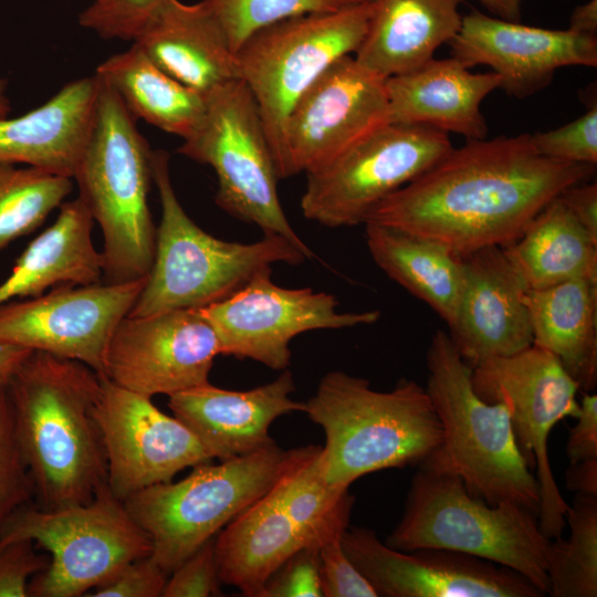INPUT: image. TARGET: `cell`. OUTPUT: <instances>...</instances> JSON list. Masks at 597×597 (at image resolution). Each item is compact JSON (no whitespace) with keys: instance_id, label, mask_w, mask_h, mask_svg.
Listing matches in <instances>:
<instances>
[{"instance_id":"6da1fadb","label":"cell","mask_w":597,"mask_h":597,"mask_svg":"<svg viewBox=\"0 0 597 597\" xmlns=\"http://www.w3.org/2000/svg\"><path fill=\"white\" fill-rule=\"evenodd\" d=\"M594 170L537 154L530 134L469 140L381 200L364 224L425 237L463 258L514 242L546 205Z\"/></svg>"},{"instance_id":"7a4b0ae2","label":"cell","mask_w":597,"mask_h":597,"mask_svg":"<svg viewBox=\"0 0 597 597\" xmlns=\"http://www.w3.org/2000/svg\"><path fill=\"white\" fill-rule=\"evenodd\" d=\"M101 376L85 364L33 350L7 384L17 441L38 506L90 502L106 483L95 418Z\"/></svg>"},{"instance_id":"3957f363","label":"cell","mask_w":597,"mask_h":597,"mask_svg":"<svg viewBox=\"0 0 597 597\" xmlns=\"http://www.w3.org/2000/svg\"><path fill=\"white\" fill-rule=\"evenodd\" d=\"M304 412L325 434L322 472L328 484L349 488L376 471L419 465L441 444L442 427L421 385L401 379L390 391L341 370L321 379Z\"/></svg>"},{"instance_id":"277c9868","label":"cell","mask_w":597,"mask_h":597,"mask_svg":"<svg viewBox=\"0 0 597 597\" xmlns=\"http://www.w3.org/2000/svg\"><path fill=\"white\" fill-rule=\"evenodd\" d=\"M97 78L93 124L73 178L103 233L104 282H130L146 277L154 259L153 151L119 96Z\"/></svg>"},{"instance_id":"5b68a950","label":"cell","mask_w":597,"mask_h":597,"mask_svg":"<svg viewBox=\"0 0 597 597\" xmlns=\"http://www.w3.org/2000/svg\"><path fill=\"white\" fill-rule=\"evenodd\" d=\"M427 368L426 390L442 427V441L422 463L457 474L489 504L514 503L537 515L538 482L516 443L507 407L476 394L473 368L443 331L432 335Z\"/></svg>"},{"instance_id":"8992f818","label":"cell","mask_w":597,"mask_h":597,"mask_svg":"<svg viewBox=\"0 0 597 597\" xmlns=\"http://www.w3.org/2000/svg\"><path fill=\"white\" fill-rule=\"evenodd\" d=\"M166 151H153L161 218L153 264L128 315L147 316L174 310L201 308L220 302L275 263L297 265L306 255L276 234L252 243L218 239L186 213L174 190Z\"/></svg>"},{"instance_id":"52a82bcc","label":"cell","mask_w":597,"mask_h":597,"mask_svg":"<svg viewBox=\"0 0 597 597\" xmlns=\"http://www.w3.org/2000/svg\"><path fill=\"white\" fill-rule=\"evenodd\" d=\"M549 541L534 512L514 503L489 504L457 474L421 463L385 544L402 552L438 548L486 559L515 570L546 595Z\"/></svg>"},{"instance_id":"ba28073f","label":"cell","mask_w":597,"mask_h":597,"mask_svg":"<svg viewBox=\"0 0 597 597\" xmlns=\"http://www.w3.org/2000/svg\"><path fill=\"white\" fill-rule=\"evenodd\" d=\"M300 449L275 442L255 452L192 468L123 500L151 541L150 557L169 575L249 506L264 498L291 467Z\"/></svg>"},{"instance_id":"9c48e42d","label":"cell","mask_w":597,"mask_h":597,"mask_svg":"<svg viewBox=\"0 0 597 597\" xmlns=\"http://www.w3.org/2000/svg\"><path fill=\"white\" fill-rule=\"evenodd\" d=\"M19 541H31L49 554L48 566L29 582L31 597L86 596L153 548L107 482L87 503L51 510L21 506L2 527L0 548Z\"/></svg>"},{"instance_id":"30bf717a","label":"cell","mask_w":597,"mask_h":597,"mask_svg":"<svg viewBox=\"0 0 597 597\" xmlns=\"http://www.w3.org/2000/svg\"><path fill=\"white\" fill-rule=\"evenodd\" d=\"M370 13L371 1H366L336 12L289 18L252 33L237 50L238 77L258 106L280 179L292 107L329 65L354 55Z\"/></svg>"},{"instance_id":"8fae6325","label":"cell","mask_w":597,"mask_h":597,"mask_svg":"<svg viewBox=\"0 0 597 597\" xmlns=\"http://www.w3.org/2000/svg\"><path fill=\"white\" fill-rule=\"evenodd\" d=\"M178 151L210 166L218 181L216 203L264 234L283 237L307 260L317 258L289 222L277 195L280 179L258 106L241 80L207 95L206 114Z\"/></svg>"},{"instance_id":"7c38bea8","label":"cell","mask_w":597,"mask_h":597,"mask_svg":"<svg viewBox=\"0 0 597 597\" xmlns=\"http://www.w3.org/2000/svg\"><path fill=\"white\" fill-rule=\"evenodd\" d=\"M472 384L486 402L507 407L522 457L531 470H536L540 528L549 540L559 537L568 504L555 481L547 446L555 425L578 416V384L552 353L534 344L479 363L472 370Z\"/></svg>"},{"instance_id":"4fadbf2b","label":"cell","mask_w":597,"mask_h":597,"mask_svg":"<svg viewBox=\"0 0 597 597\" xmlns=\"http://www.w3.org/2000/svg\"><path fill=\"white\" fill-rule=\"evenodd\" d=\"M452 147L449 134L432 127L386 124L306 174L302 213L332 229L364 223L374 207L432 167Z\"/></svg>"},{"instance_id":"5bb4252c","label":"cell","mask_w":597,"mask_h":597,"mask_svg":"<svg viewBox=\"0 0 597 597\" xmlns=\"http://www.w3.org/2000/svg\"><path fill=\"white\" fill-rule=\"evenodd\" d=\"M269 268L229 297L201 307L213 326L220 353L249 358L274 370L291 364V341L314 329H339L371 325L379 311L338 312L337 298L311 287L276 285Z\"/></svg>"},{"instance_id":"9a60e30c","label":"cell","mask_w":597,"mask_h":597,"mask_svg":"<svg viewBox=\"0 0 597 597\" xmlns=\"http://www.w3.org/2000/svg\"><path fill=\"white\" fill-rule=\"evenodd\" d=\"M146 277L65 285L0 305V344L81 362L103 375L108 343Z\"/></svg>"},{"instance_id":"2e32d148","label":"cell","mask_w":597,"mask_h":597,"mask_svg":"<svg viewBox=\"0 0 597 597\" xmlns=\"http://www.w3.org/2000/svg\"><path fill=\"white\" fill-rule=\"evenodd\" d=\"M386 124V80L353 55L341 57L302 94L287 116L283 178L324 167Z\"/></svg>"},{"instance_id":"e0dca14e","label":"cell","mask_w":597,"mask_h":597,"mask_svg":"<svg viewBox=\"0 0 597 597\" xmlns=\"http://www.w3.org/2000/svg\"><path fill=\"white\" fill-rule=\"evenodd\" d=\"M95 418L106 458V482L121 500L169 482L186 468L213 460L177 417L159 410L150 397L121 387L104 376H101Z\"/></svg>"},{"instance_id":"ac0fdd59","label":"cell","mask_w":597,"mask_h":597,"mask_svg":"<svg viewBox=\"0 0 597 597\" xmlns=\"http://www.w3.org/2000/svg\"><path fill=\"white\" fill-rule=\"evenodd\" d=\"M218 355V336L201 308L127 315L108 343L101 376L150 398L169 397L209 383Z\"/></svg>"},{"instance_id":"d6986e66","label":"cell","mask_w":597,"mask_h":597,"mask_svg":"<svg viewBox=\"0 0 597 597\" xmlns=\"http://www.w3.org/2000/svg\"><path fill=\"white\" fill-rule=\"evenodd\" d=\"M343 548L383 597H543L515 570L471 555L438 548L402 552L387 546L373 530L352 527Z\"/></svg>"},{"instance_id":"ffe728a7","label":"cell","mask_w":597,"mask_h":597,"mask_svg":"<svg viewBox=\"0 0 597 597\" xmlns=\"http://www.w3.org/2000/svg\"><path fill=\"white\" fill-rule=\"evenodd\" d=\"M448 44L469 69L490 66L501 78L500 88L519 98L547 86L557 69L597 65L596 35L530 27L479 11L463 15Z\"/></svg>"},{"instance_id":"44dd1931","label":"cell","mask_w":597,"mask_h":597,"mask_svg":"<svg viewBox=\"0 0 597 597\" xmlns=\"http://www.w3.org/2000/svg\"><path fill=\"white\" fill-rule=\"evenodd\" d=\"M463 286L449 336L473 368L533 344L525 293L528 290L503 248L486 247L463 256Z\"/></svg>"},{"instance_id":"7402d4cb","label":"cell","mask_w":597,"mask_h":597,"mask_svg":"<svg viewBox=\"0 0 597 597\" xmlns=\"http://www.w3.org/2000/svg\"><path fill=\"white\" fill-rule=\"evenodd\" d=\"M295 383L289 369L249 390H229L210 383L169 396L168 406L213 459L245 455L273 443L269 429L279 417L303 411L292 399Z\"/></svg>"},{"instance_id":"603a6c76","label":"cell","mask_w":597,"mask_h":597,"mask_svg":"<svg viewBox=\"0 0 597 597\" xmlns=\"http://www.w3.org/2000/svg\"><path fill=\"white\" fill-rule=\"evenodd\" d=\"M500 84L494 72L472 73L454 56L432 57L386 80L389 123L428 126L469 140L486 138L481 103Z\"/></svg>"},{"instance_id":"cb8c5ba5","label":"cell","mask_w":597,"mask_h":597,"mask_svg":"<svg viewBox=\"0 0 597 597\" xmlns=\"http://www.w3.org/2000/svg\"><path fill=\"white\" fill-rule=\"evenodd\" d=\"M133 42L165 73L206 96L239 78L235 53L205 0H164Z\"/></svg>"},{"instance_id":"d4e9b609","label":"cell","mask_w":597,"mask_h":597,"mask_svg":"<svg viewBox=\"0 0 597 597\" xmlns=\"http://www.w3.org/2000/svg\"><path fill=\"white\" fill-rule=\"evenodd\" d=\"M97 93L94 74L65 84L22 116L0 117V163L73 178L93 124Z\"/></svg>"},{"instance_id":"484cf974","label":"cell","mask_w":597,"mask_h":597,"mask_svg":"<svg viewBox=\"0 0 597 597\" xmlns=\"http://www.w3.org/2000/svg\"><path fill=\"white\" fill-rule=\"evenodd\" d=\"M366 34L355 60L381 78L410 72L459 32L464 0H370Z\"/></svg>"},{"instance_id":"4316f807","label":"cell","mask_w":597,"mask_h":597,"mask_svg":"<svg viewBox=\"0 0 597 597\" xmlns=\"http://www.w3.org/2000/svg\"><path fill=\"white\" fill-rule=\"evenodd\" d=\"M93 217L81 197L63 202L56 220L33 239L0 284V305L65 285L103 280V260L92 241Z\"/></svg>"},{"instance_id":"83f0119b","label":"cell","mask_w":597,"mask_h":597,"mask_svg":"<svg viewBox=\"0 0 597 597\" xmlns=\"http://www.w3.org/2000/svg\"><path fill=\"white\" fill-rule=\"evenodd\" d=\"M525 304L533 344L552 353L578 384H597V281L578 279L528 289Z\"/></svg>"},{"instance_id":"f1b7e54d","label":"cell","mask_w":597,"mask_h":597,"mask_svg":"<svg viewBox=\"0 0 597 597\" xmlns=\"http://www.w3.org/2000/svg\"><path fill=\"white\" fill-rule=\"evenodd\" d=\"M304 546L303 535L270 491L214 540L219 578L245 596L260 597L271 576Z\"/></svg>"},{"instance_id":"f546056e","label":"cell","mask_w":597,"mask_h":597,"mask_svg":"<svg viewBox=\"0 0 597 597\" xmlns=\"http://www.w3.org/2000/svg\"><path fill=\"white\" fill-rule=\"evenodd\" d=\"M365 233L377 266L450 326L463 286V259L438 241L391 227L365 223Z\"/></svg>"},{"instance_id":"4dcf8cb0","label":"cell","mask_w":597,"mask_h":597,"mask_svg":"<svg viewBox=\"0 0 597 597\" xmlns=\"http://www.w3.org/2000/svg\"><path fill=\"white\" fill-rule=\"evenodd\" d=\"M503 251L528 289L578 279L597 281V239L559 197L546 205Z\"/></svg>"},{"instance_id":"1f68e13d","label":"cell","mask_w":597,"mask_h":597,"mask_svg":"<svg viewBox=\"0 0 597 597\" xmlns=\"http://www.w3.org/2000/svg\"><path fill=\"white\" fill-rule=\"evenodd\" d=\"M95 74L108 84L135 118L188 138L207 111V96L178 82L135 44L102 62Z\"/></svg>"},{"instance_id":"d6a6232c","label":"cell","mask_w":597,"mask_h":597,"mask_svg":"<svg viewBox=\"0 0 597 597\" xmlns=\"http://www.w3.org/2000/svg\"><path fill=\"white\" fill-rule=\"evenodd\" d=\"M320 446L302 447L271 494L310 546L343 535L348 527L354 496L348 488L333 486L321 467Z\"/></svg>"},{"instance_id":"836d02e7","label":"cell","mask_w":597,"mask_h":597,"mask_svg":"<svg viewBox=\"0 0 597 597\" xmlns=\"http://www.w3.org/2000/svg\"><path fill=\"white\" fill-rule=\"evenodd\" d=\"M567 540L549 541L546 552L548 595L597 596V495L576 493L568 504Z\"/></svg>"},{"instance_id":"e575fe53","label":"cell","mask_w":597,"mask_h":597,"mask_svg":"<svg viewBox=\"0 0 597 597\" xmlns=\"http://www.w3.org/2000/svg\"><path fill=\"white\" fill-rule=\"evenodd\" d=\"M71 191L67 176L0 163V251L39 228Z\"/></svg>"},{"instance_id":"d590c367","label":"cell","mask_w":597,"mask_h":597,"mask_svg":"<svg viewBox=\"0 0 597 597\" xmlns=\"http://www.w3.org/2000/svg\"><path fill=\"white\" fill-rule=\"evenodd\" d=\"M366 1L370 0H205L234 53L252 33L275 22L336 12Z\"/></svg>"},{"instance_id":"8d00e7d4","label":"cell","mask_w":597,"mask_h":597,"mask_svg":"<svg viewBox=\"0 0 597 597\" xmlns=\"http://www.w3.org/2000/svg\"><path fill=\"white\" fill-rule=\"evenodd\" d=\"M34 496L20 451L7 385L0 386V532L9 517Z\"/></svg>"},{"instance_id":"74e56055","label":"cell","mask_w":597,"mask_h":597,"mask_svg":"<svg viewBox=\"0 0 597 597\" xmlns=\"http://www.w3.org/2000/svg\"><path fill=\"white\" fill-rule=\"evenodd\" d=\"M537 154L559 161L597 164L596 103L577 119L558 128L530 135Z\"/></svg>"},{"instance_id":"f35d334b","label":"cell","mask_w":597,"mask_h":597,"mask_svg":"<svg viewBox=\"0 0 597 597\" xmlns=\"http://www.w3.org/2000/svg\"><path fill=\"white\" fill-rule=\"evenodd\" d=\"M164 0H93L78 18L103 39L134 41Z\"/></svg>"},{"instance_id":"ab89813d","label":"cell","mask_w":597,"mask_h":597,"mask_svg":"<svg viewBox=\"0 0 597 597\" xmlns=\"http://www.w3.org/2000/svg\"><path fill=\"white\" fill-rule=\"evenodd\" d=\"M342 536L325 540L318 545L322 596L377 597L367 579L346 555Z\"/></svg>"},{"instance_id":"60d3db41","label":"cell","mask_w":597,"mask_h":597,"mask_svg":"<svg viewBox=\"0 0 597 597\" xmlns=\"http://www.w3.org/2000/svg\"><path fill=\"white\" fill-rule=\"evenodd\" d=\"M214 540L195 551L168 576L163 597H208L220 593Z\"/></svg>"},{"instance_id":"b9f144b4","label":"cell","mask_w":597,"mask_h":597,"mask_svg":"<svg viewBox=\"0 0 597 597\" xmlns=\"http://www.w3.org/2000/svg\"><path fill=\"white\" fill-rule=\"evenodd\" d=\"M320 555L316 546H304L268 580L260 597H321Z\"/></svg>"},{"instance_id":"7bdbcfd3","label":"cell","mask_w":597,"mask_h":597,"mask_svg":"<svg viewBox=\"0 0 597 597\" xmlns=\"http://www.w3.org/2000/svg\"><path fill=\"white\" fill-rule=\"evenodd\" d=\"M168 574L149 556L125 565L111 579L94 588L87 597H160Z\"/></svg>"},{"instance_id":"ee69618b","label":"cell","mask_w":597,"mask_h":597,"mask_svg":"<svg viewBox=\"0 0 597 597\" xmlns=\"http://www.w3.org/2000/svg\"><path fill=\"white\" fill-rule=\"evenodd\" d=\"M49 564V556L31 541L0 548V597H27L30 579Z\"/></svg>"},{"instance_id":"f6af8a7d","label":"cell","mask_w":597,"mask_h":597,"mask_svg":"<svg viewBox=\"0 0 597 597\" xmlns=\"http://www.w3.org/2000/svg\"><path fill=\"white\" fill-rule=\"evenodd\" d=\"M576 425L569 430L566 454L569 463L597 459V395L585 391Z\"/></svg>"},{"instance_id":"bcb514c9","label":"cell","mask_w":597,"mask_h":597,"mask_svg":"<svg viewBox=\"0 0 597 597\" xmlns=\"http://www.w3.org/2000/svg\"><path fill=\"white\" fill-rule=\"evenodd\" d=\"M559 199L575 219L597 239V184L583 181L566 188Z\"/></svg>"},{"instance_id":"7dc6e473","label":"cell","mask_w":597,"mask_h":597,"mask_svg":"<svg viewBox=\"0 0 597 597\" xmlns=\"http://www.w3.org/2000/svg\"><path fill=\"white\" fill-rule=\"evenodd\" d=\"M565 479L568 490L597 495V459L569 463Z\"/></svg>"},{"instance_id":"c3c4849f","label":"cell","mask_w":597,"mask_h":597,"mask_svg":"<svg viewBox=\"0 0 597 597\" xmlns=\"http://www.w3.org/2000/svg\"><path fill=\"white\" fill-rule=\"evenodd\" d=\"M33 350L9 344H0V386L7 385L20 364Z\"/></svg>"},{"instance_id":"681fc988","label":"cell","mask_w":597,"mask_h":597,"mask_svg":"<svg viewBox=\"0 0 597 597\" xmlns=\"http://www.w3.org/2000/svg\"><path fill=\"white\" fill-rule=\"evenodd\" d=\"M568 29L579 33L596 35L597 0H590L575 8L570 15Z\"/></svg>"},{"instance_id":"f907efd6","label":"cell","mask_w":597,"mask_h":597,"mask_svg":"<svg viewBox=\"0 0 597 597\" xmlns=\"http://www.w3.org/2000/svg\"><path fill=\"white\" fill-rule=\"evenodd\" d=\"M489 12L509 21H521L523 0H478Z\"/></svg>"},{"instance_id":"816d5d0a","label":"cell","mask_w":597,"mask_h":597,"mask_svg":"<svg viewBox=\"0 0 597 597\" xmlns=\"http://www.w3.org/2000/svg\"><path fill=\"white\" fill-rule=\"evenodd\" d=\"M10 111L9 100L6 96V82L0 80V117H6Z\"/></svg>"}]
</instances>
